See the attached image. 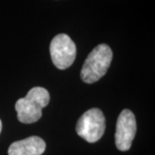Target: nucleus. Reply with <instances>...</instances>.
Instances as JSON below:
<instances>
[{
  "label": "nucleus",
  "instance_id": "f03ea898",
  "mask_svg": "<svg viewBox=\"0 0 155 155\" xmlns=\"http://www.w3.org/2000/svg\"><path fill=\"white\" fill-rule=\"evenodd\" d=\"M105 117L99 109L93 108L84 112L76 124V132L90 143L98 141L105 131Z\"/></svg>",
  "mask_w": 155,
  "mask_h": 155
},
{
  "label": "nucleus",
  "instance_id": "7ed1b4c3",
  "mask_svg": "<svg viewBox=\"0 0 155 155\" xmlns=\"http://www.w3.org/2000/svg\"><path fill=\"white\" fill-rule=\"evenodd\" d=\"M77 54L76 45L66 34L55 35L50 43L51 59L58 69L65 70L71 67Z\"/></svg>",
  "mask_w": 155,
  "mask_h": 155
},
{
  "label": "nucleus",
  "instance_id": "423d86ee",
  "mask_svg": "<svg viewBox=\"0 0 155 155\" xmlns=\"http://www.w3.org/2000/svg\"><path fill=\"white\" fill-rule=\"evenodd\" d=\"M15 108L17 112L18 121L22 123H34L42 116V108L26 97L17 100Z\"/></svg>",
  "mask_w": 155,
  "mask_h": 155
},
{
  "label": "nucleus",
  "instance_id": "f257e3e1",
  "mask_svg": "<svg viewBox=\"0 0 155 155\" xmlns=\"http://www.w3.org/2000/svg\"><path fill=\"white\" fill-rule=\"evenodd\" d=\"M113 53L107 44L102 43L92 50L84 61L80 77L84 83L93 84L106 74L110 67Z\"/></svg>",
  "mask_w": 155,
  "mask_h": 155
},
{
  "label": "nucleus",
  "instance_id": "20e7f679",
  "mask_svg": "<svg viewBox=\"0 0 155 155\" xmlns=\"http://www.w3.org/2000/svg\"><path fill=\"white\" fill-rule=\"evenodd\" d=\"M136 129V119L134 113L129 110H123L116 122L115 140L117 149L125 152L131 147Z\"/></svg>",
  "mask_w": 155,
  "mask_h": 155
},
{
  "label": "nucleus",
  "instance_id": "6e6552de",
  "mask_svg": "<svg viewBox=\"0 0 155 155\" xmlns=\"http://www.w3.org/2000/svg\"><path fill=\"white\" fill-rule=\"evenodd\" d=\"M1 131H2V122L0 120V134H1Z\"/></svg>",
  "mask_w": 155,
  "mask_h": 155
},
{
  "label": "nucleus",
  "instance_id": "0eeeda50",
  "mask_svg": "<svg viewBox=\"0 0 155 155\" xmlns=\"http://www.w3.org/2000/svg\"><path fill=\"white\" fill-rule=\"evenodd\" d=\"M25 97L35 102L42 109L49 104L50 101L48 91L42 87H34L30 91H28V94L26 95Z\"/></svg>",
  "mask_w": 155,
  "mask_h": 155
},
{
  "label": "nucleus",
  "instance_id": "39448f33",
  "mask_svg": "<svg viewBox=\"0 0 155 155\" xmlns=\"http://www.w3.org/2000/svg\"><path fill=\"white\" fill-rule=\"evenodd\" d=\"M46 149V143L38 136H31L15 141L10 146L9 155H41Z\"/></svg>",
  "mask_w": 155,
  "mask_h": 155
}]
</instances>
